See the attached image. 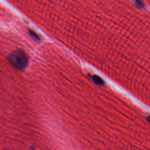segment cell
<instances>
[{"mask_svg":"<svg viewBox=\"0 0 150 150\" xmlns=\"http://www.w3.org/2000/svg\"><path fill=\"white\" fill-rule=\"evenodd\" d=\"M138 93L150 109V36L138 40Z\"/></svg>","mask_w":150,"mask_h":150,"instance_id":"obj_1","label":"cell"},{"mask_svg":"<svg viewBox=\"0 0 150 150\" xmlns=\"http://www.w3.org/2000/svg\"><path fill=\"white\" fill-rule=\"evenodd\" d=\"M9 60L11 64L19 70L25 69L28 63V58L26 54L21 50H16L10 53Z\"/></svg>","mask_w":150,"mask_h":150,"instance_id":"obj_2","label":"cell"},{"mask_svg":"<svg viewBox=\"0 0 150 150\" xmlns=\"http://www.w3.org/2000/svg\"><path fill=\"white\" fill-rule=\"evenodd\" d=\"M92 80L96 84H98V85H103L104 84V81L103 80V79L100 77H99L97 75L93 76Z\"/></svg>","mask_w":150,"mask_h":150,"instance_id":"obj_3","label":"cell"},{"mask_svg":"<svg viewBox=\"0 0 150 150\" xmlns=\"http://www.w3.org/2000/svg\"><path fill=\"white\" fill-rule=\"evenodd\" d=\"M136 5L139 8H142L144 6V3L141 1V0H134Z\"/></svg>","mask_w":150,"mask_h":150,"instance_id":"obj_4","label":"cell"},{"mask_svg":"<svg viewBox=\"0 0 150 150\" xmlns=\"http://www.w3.org/2000/svg\"><path fill=\"white\" fill-rule=\"evenodd\" d=\"M29 33L30 35L35 39H36V40H39V37L38 36V35L34 32L32 31V30H29Z\"/></svg>","mask_w":150,"mask_h":150,"instance_id":"obj_5","label":"cell"}]
</instances>
